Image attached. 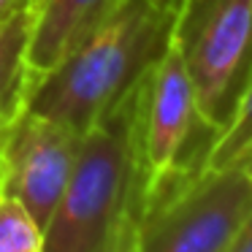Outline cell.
<instances>
[{"label": "cell", "mask_w": 252, "mask_h": 252, "mask_svg": "<svg viewBox=\"0 0 252 252\" xmlns=\"http://www.w3.org/2000/svg\"><path fill=\"white\" fill-rule=\"evenodd\" d=\"M136 98L138 87L82 133L71 179L44 228L46 252H100L127 209L141 203Z\"/></svg>", "instance_id": "obj_2"}, {"label": "cell", "mask_w": 252, "mask_h": 252, "mask_svg": "<svg viewBox=\"0 0 252 252\" xmlns=\"http://www.w3.org/2000/svg\"><path fill=\"white\" fill-rule=\"evenodd\" d=\"M171 0H125L33 90L28 111L84 133L141 84L174 33Z\"/></svg>", "instance_id": "obj_1"}, {"label": "cell", "mask_w": 252, "mask_h": 252, "mask_svg": "<svg viewBox=\"0 0 252 252\" xmlns=\"http://www.w3.org/2000/svg\"><path fill=\"white\" fill-rule=\"evenodd\" d=\"M225 252H252V212H250L247 222L241 225V230L236 233V239L230 241V247Z\"/></svg>", "instance_id": "obj_12"}, {"label": "cell", "mask_w": 252, "mask_h": 252, "mask_svg": "<svg viewBox=\"0 0 252 252\" xmlns=\"http://www.w3.org/2000/svg\"><path fill=\"white\" fill-rule=\"evenodd\" d=\"M14 3H17V0H0V14L6 11V8H11Z\"/></svg>", "instance_id": "obj_14"}, {"label": "cell", "mask_w": 252, "mask_h": 252, "mask_svg": "<svg viewBox=\"0 0 252 252\" xmlns=\"http://www.w3.org/2000/svg\"><path fill=\"white\" fill-rule=\"evenodd\" d=\"M171 3H174V6H176V8H179V3H182V0H171Z\"/></svg>", "instance_id": "obj_15"}, {"label": "cell", "mask_w": 252, "mask_h": 252, "mask_svg": "<svg viewBox=\"0 0 252 252\" xmlns=\"http://www.w3.org/2000/svg\"><path fill=\"white\" fill-rule=\"evenodd\" d=\"M176 25V22H174ZM217 130L203 120L176 33L158 57L136 98V155L141 206L206 171Z\"/></svg>", "instance_id": "obj_3"}, {"label": "cell", "mask_w": 252, "mask_h": 252, "mask_svg": "<svg viewBox=\"0 0 252 252\" xmlns=\"http://www.w3.org/2000/svg\"><path fill=\"white\" fill-rule=\"evenodd\" d=\"M174 33L201 114L220 136L252 84V0H182Z\"/></svg>", "instance_id": "obj_4"}, {"label": "cell", "mask_w": 252, "mask_h": 252, "mask_svg": "<svg viewBox=\"0 0 252 252\" xmlns=\"http://www.w3.org/2000/svg\"><path fill=\"white\" fill-rule=\"evenodd\" d=\"M236 163H239V165H244V168H250V171H252V144L244 149V155H241V158L236 160Z\"/></svg>", "instance_id": "obj_13"}, {"label": "cell", "mask_w": 252, "mask_h": 252, "mask_svg": "<svg viewBox=\"0 0 252 252\" xmlns=\"http://www.w3.org/2000/svg\"><path fill=\"white\" fill-rule=\"evenodd\" d=\"M252 212V171L209 168L141 206V252H225Z\"/></svg>", "instance_id": "obj_5"}, {"label": "cell", "mask_w": 252, "mask_h": 252, "mask_svg": "<svg viewBox=\"0 0 252 252\" xmlns=\"http://www.w3.org/2000/svg\"><path fill=\"white\" fill-rule=\"evenodd\" d=\"M0 252H46L44 225L8 192H0Z\"/></svg>", "instance_id": "obj_9"}, {"label": "cell", "mask_w": 252, "mask_h": 252, "mask_svg": "<svg viewBox=\"0 0 252 252\" xmlns=\"http://www.w3.org/2000/svg\"><path fill=\"white\" fill-rule=\"evenodd\" d=\"M28 0H17L0 14V149L14 122L25 114L33 90L28 68Z\"/></svg>", "instance_id": "obj_8"}, {"label": "cell", "mask_w": 252, "mask_h": 252, "mask_svg": "<svg viewBox=\"0 0 252 252\" xmlns=\"http://www.w3.org/2000/svg\"><path fill=\"white\" fill-rule=\"evenodd\" d=\"M122 3L125 0H28V68L33 87Z\"/></svg>", "instance_id": "obj_7"}, {"label": "cell", "mask_w": 252, "mask_h": 252, "mask_svg": "<svg viewBox=\"0 0 252 252\" xmlns=\"http://www.w3.org/2000/svg\"><path fill=\"white\" fill-rule=\"evenodd\" d=\"M250 144H252V84L247 90V95L241 98L233 120L228 122V127L214 141L212 152H209V160H206V171L222 168V165H233L244 155V149Z\"/></svg>", "instance_id": "obj_10"}, {"label": "cell", "mask_w": 252, "mask_h": 252, "mask_svg": "<svg viewBox=\"0 0 252 252\" xmlns=\"http://www.w3.org/2000/svg\"><path fill=\"white\" fill-rule=\"evenodd\" d=\"M79 144V130L25 109L0 149V192L19 198L46 228L71 179Z\"/></svg>", "instance_id": "obj_6"}, {"label": "cell", "mask_w": 252, "mask_h": 252, "mask_svg": "<svg viewBox=\"0 0 252 252\" xmlns=\"http://www.w3.org/2000/svg\"><path fill=\"white\" fill-rule=\"evenodd\" d=\"M100 252H141V247H138V209H130L120 220V225L114 228V233L109 236Z\"/></svg>", "instance_id": "obj_11"}]
</instances>
